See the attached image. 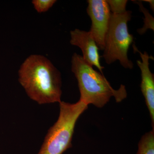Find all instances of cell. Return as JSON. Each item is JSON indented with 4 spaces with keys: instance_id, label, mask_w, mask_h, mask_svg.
Returning a JSON list of instances; mask_svg holds the SVG:
<instances>
[{
    "instance_id": "obj_1",
    "label": "cell",
    "mask_w": 154,
    "mask_h": 154,
    "mask_svg": "<svg viewBox=\"0 0 154 154\" xmlns=\"http://www.w3.org/2000/svg\"><path fill=\"white\" fill-rule=\"evenodd\" d=\"M18 76L29 98L39 105L61 102L60 72L47 58L30 55L21 65Z\"/></svg>"
},
{
    "instance_id": "obj_2",
    "label": "cell",
    "mask_w": 154,
    "mask_h": 154,
    "mask_svg": "<svg viewBox=\"0 0 154 154\" xmlns=\"http://www.w3.org/2000/svg\"><path fill=\"white\" fill-rule=\"evenodd\" d=\"M71 69L78 81L79 100L86 105L102 108L111 97H114L117 102L126 98L125 86L121 85L118 90L113 89L102 74L94 69L82 56L76 53L72 57Z\"/></svg>"
},
{
    "instance_id": "obj_3",
    "label": "cell",
    "mask_w": 154,
    "mask_h": 154,
    "mask_svg": "<svg viewBox=\"0 0 154 154\" xmlns=\"http://www.w3.org/2000/svg\"><path fill=\"white\" fill-rule=\"evenodd\" d=\"M56 122L48 130L38 154H62L72 146L75 126L88 105L79 100L75 103L60 102Z\"/></svg>"
},
{
    "instance_id": "obj_4",
    "label": "cell",
    "mask_w": 154,
    "mask_h": 154,
    "mask_svg": "<svg viewBox=\"0 0 154 154\" xmlns=\"http://www.w3.org/2000/svg\"><path fill=\"white\" fill-rule=\"evenodd\" d=\"M131 13L126 11L121 14H111L102 56L107 64L119 60L125 68L131 69L133 68V63L128 56L130 46L134 40V36L129 33L128 27Z\"/></svg>"
},
{
    "instance_id": "obj_5",
    "label": "cell",
    "mask_w": 154,
    "mask_h": 154,
    "mask_svg": "<svg viewBox=\"0 0 154 154\" xmlns=\"http://www.w3.org/2000/svg\"><path fill=\"white\" fill-rule=\"evenodd\" d=\"M87 2V13L92 22L89 32L99 50H104L111 15L110 7L106 0H88Z\"/></svg>"
},
{
    "instance_id": "obj_6",
    "label": "cell",
    "mask_w": 154,
    "mask_h": 154,
    "mask_svg": "<svg viewBox=\"0 0 154 154\" xmlns=\"http://www.w3.org/2000/svg\"><path fill=\"white\" fill-rule=\"evenodd\" d=\"M70 43L82 50L84 60L91 66H96L103 74L104 67L100 64L99 49L90 32L75 29L70 31Z\"/></svg>"
},
{
    "instance_id": "obj_7",
    "label": "cell",
    "mask_w": 154,
    "mask_h": 154,
    "mask_svg": "<svg viewBox=\"0 0 154 154\" xmlns=\"http://www.w3.org/2000/svg\"><path fill=\"white\" fill-rule=\"evenodd\" d=\"M134 51L139 53L141 60L137 61L138 66L140 69L141 75L140 88L143 95L145 99L146 105L147 106L151 118L152 126L154 125V76L150 70V59L154 60L152 56H149L146 51L143 53L138 50L134 45Z\"/></svg>"
},
{
    "instance_id": "obj_8",
    "label": "cell",
    "mask_w": 154,
    "mask_h": 154,
    "mask_svg": "<svg viewBox=\"0 0 154 154\" xmlns=\"http://www.w3.org/2000/svg\"><path fill=\"white\" fill-rule=\"evenodd\" d=\"M137 154H154V129L142 137L138 143Z\"/></svg>"
},
{
    "instance_id": "obj_9",
    "label": "cell",
    "mask_w": 154,
    "mask_h": 154,
    "mask_svg": "<svg viewBox=\"0 0 154 154\" xmlns=\"http://www.w3.org/2000/svg\"><path fill=\"white\" fill-rule=\"evenodd\" d=\"M133 2L136 3L140 7V10L143 13L144 15L145 18L144 19V25L142 28L138 29V33H139L140 35H143L144 33H146V31L148 29H152L154 31V18L149 13L148 11L145 8L143 7L141 1H133Z\"/></svg>"
},
{
    "instance_id": "obj_10",
    "label": "cell",
    "mask_w": 154,
    "mask_h": 154,
    "mask_svg": "<svg viewBox=\"0 0 154 154\" xmlns=\"http://www.w3.org/2000/svg\"><path fill=\"white\" fill-rule=\"evenodd\" d=\"M56 2L55 0H33L32 3L38 13H42L48 11Z\"/></svg>"
},
{
    "instance_id": "obj_11",
    "label": "cell",
    "mask_w": 154,
    "mask_h": 154,
    "mask_svg": "<svg viewBox=\"0 0 154 154\" xmlns=\"http://www.w3.org/2000/svg\"><path fill=\"white\" fill-rule=\"evenodd\" d=\"M109 5L111 14H119L123 13L126 11V6L128 1H114V0H107Z\"/></svg>"
},
{
    "instance_id": "obj_12",
    "label": "cell",
    "mask_w": 154,
    "mask_h": 154,
    "mask_svg": "<svg viewBox=\"0 0 154 154\" xmlns=\"http://www.w3.org/2000/svg\"><path fill=\"white\" fill-rule=\"evenodd\" d=\"M144 2H146L149 3V4L152 10H153V11H154V1H152V0H146V1H143Z\"/></svg>"
}]
</instances>
